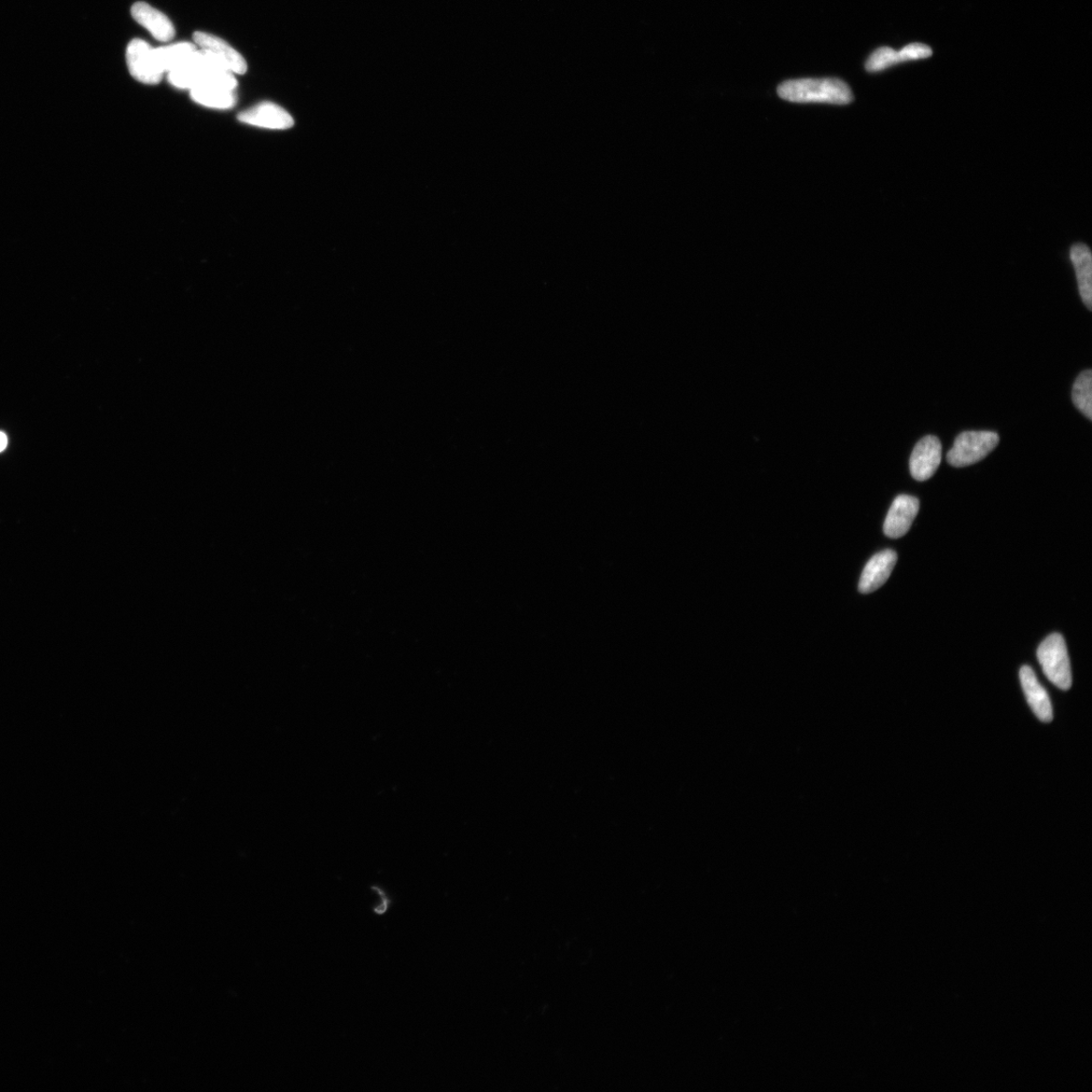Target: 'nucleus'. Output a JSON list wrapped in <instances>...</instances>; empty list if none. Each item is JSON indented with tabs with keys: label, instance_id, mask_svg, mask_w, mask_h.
<instances>
[{
	"label": "nucleus",
	"instance_id": "obj_18",
	"mask_svg": "<svg viewBox=\"0 0 1092 1092\" xmlns=\"http://www.w3.org/2000/svg\"><path fill=\"white\" fill-rule=\"evenodd\" d=\"M8 445V438L5 433L0 432V453L4 452Z\"/></svg>",
	"mask_w": 1092,
	"mask_h": 1092
},
{
	"label": "nucleus",
	"instance_id": "obj_8",
	"mask_svg": "<svg viewBox=\"0 0 1092 1092\" xmlns=\"http://www.w3.org/2000/svg\"><path fill=\"white\" fill-rule=\"evenodd\" d=\"M919 510V501L916 497L901 495L896 497L885 522V534L890 538H901L912 527Z\"/></svg>",
	"mask_w": 1092,
	"mask_h": 1092
},
{
	"label": "nucleus",
	"instance_id": "obj_14",
	"mask_svg": "<svg viewBox=\"0 0 1092 1092\" xmlns=\"http://www.w3.org/2000/svg\"><path fill=\"white\" fill-rule=\"evenodd\" d=\"M197 50V45L179 43L154 49V53L163 73L170 74L188 62Z\"/></svg>",
	"mask_w": 1092,
	"mask_h": 1092
},
{
	"label": "nucleus",
	"instance_id": "obj_6",
	"mask_svg": "<svg viewBox=\"0 0 1092 1092\" xmlns=\"http://www.w3.org/2000/svg\"><path fill=\"white\" fill-rule=\"evenodd\" d=\"M942 460V444L935 437L920 439L910 456L909 468L913 478L925 482L933 477Z\"/></svg>",
	"mask_w": 1092,
	"mask_h": 1092
},
{
	"label": "nucleus",
	"instance_id": "obj_9",
	"mask_svg": "<svg viewBox=\"0 0 1092 1092\" xmlns=\"http://www.w3.org/2000/svg\"><path fill=\"white\" fill-rule=\"evenodd\" d=\"M896 562L898 554L891 550L875 554L863 570L859 583L860 592L870 594L877 591L889 579Z\"/></svg>",
	"mask_w": 1092,
	"mask_h": 1092
},
{
	"label": "nucleus",
	"instance_id": "obj_2",
	"mask_svg": "<svg viewBox=\"0 0 1092 1092\" xmlns=\"http://www.w3.org/2000/svg\"><path fill=\"white\" fill-rule=\"evenodd\" d=\"M1038 660L1044 674L1061 690H1069L1072 674L1067 643L1059 634L1049 636L1040 645Z\"/></svg>",
	"mask_w": 1092,
	"mask_h": 1092
},
{
	"label": "nucleus",
	"instance_id": "obj_1",
	"mask_svg": "<svg viewBox=\"0 0 1092 1092\" xmlns=\"http://www.w3.org/2000/svg\"><path fill=\"white\" fill-rule=\"evenodd\" d=\"M781 99L797 104L849 105L853 95L848 84L836 78L788 80L778 89Z\"/></svg>",
	"mask_w": 1092,
	"mask_h": 1092
},
{
	"label": "nucleus",
	"instance_id": "obj_13",
	"mask_svg": "<svg viewBox=\"0 0 1092 1092\" xmlns=\"http://www.w3.org/2000/svg\"><path fill=\"white\" fill-rule=\"evenodd\" d=\"M235 91L226 87L207 86L190 91L191 99L201 106L216 109H229L237 102Z\"/></svg>",
	"mask_w": 1092,
	"mask_h": 1092
},
{
	"label": "nucleus",
	"instance_id": "obj_5",
	"mask_svg": "<svg viewBox=\"0 0 1092 1092\" xmlns=\"http://www.w3.org/2000/svg\"><path fill=\"white\" fill-rule=\"evenodd\" d=\"M195 45L207 53L219 66L233 74H244L247 63L243 56L231 47L227 41L202 32L193 34Z\"/></svg>",
	"mask_w": 1092,
	"mask_h": 1092
},
{
	"label": "nucleus",
	"instance_id": "obj_16",
	"mask_svg": "<svg viewBox=\"0 0 1092 1092\" xmlns=\"http://www.w3.org/2000/svg\"><path fill=\"white\" fill-rule=\"evenodd\" d=\"M899 52L889 47L877 49L866 62L867 72L880 73L887 68L899 64Z\"/></svg>",
	"mask_w": 1092,
	"mask_h": 1092
},
{
	"label": "nucleus",
	"instance_id": "obj_15",
	"mask_svg": "<svg viewBox=\"0 0 1092 1092\" xmlns=\"http://www.w3.org/2000/svg\"><path fill=\"white\" fill-rule=\"evenodd\" d=\"M1075 407L1088 420L1092 419V372L1085 371L1077 377L1072 389Z\"/></svg>",
	"mask_w": 1092,
	"mask_h": 1092
},
{
	"label": "nucleus",
	"instance_id": "obj_17",
	"mask_svg": "<svg viewBox=\"0 0 1092 1092\" xmlns=\"http://www.w3.org/2000/svg\"><path fill=\"white\" fill-rule=\"evenodd\" d=\"M932 55L933 51L929 46L919 43L909 44L899 51L901 63L926 59L931 58Z\"/></svg>",
	"mask_w": 1092,
	"mask_h": 1092
},
{
	"label": "nucleus",
	"instance_id": "obj_10",
	"mask_svg": "<svg viewBox=\"0 0 1092 1092\" xmlns=\"http://www.w3.org/2000/svg\"><path fill=\"white\" fill-rule=\"evenodd\" d=\"M1019 677L1027 702L1035 716L1043 722L1051 721L1053 720L1051 702H1050L1047 691L1039 683L1033 669L1029 666H1024L1020 669Z\"/></svg>",
	"mask_w": 1092,
	"mask_h": 1092
},
{
	"label": "nucleus",
	"instance_id": "obj_11",
	"mask_svg": "<svg viewBox=\"0 0 1092 1092\" xmlns=\"http://www.w3.org/2000/svg\"><path fill=\"white\" fill-rule=\"evenodd\" d=\"M131 12L134 20L157 40L168 41L174 38L175 29L173 23L157 8L146 3H137L132 7Z\"/></svg>",
	"mask_w": 1092,
	"mask_h": 1092
},
{
	"label": "nucleus",
	"instance_id": "obj_4",
	"mask_svg": "<svg viewBox=\"0 0 1092 1092\" xmlns=\"http://www.w3.org/2000/svg\"><path fill=\"white\" fill-rule=\"evenodd\" d=\"M125 59L131 75L138 81L154 86L163 78L154 49L145 41L135 39L128 46Z\"/></svg>",
	"mask_w": 1092,
	"mask_h": 1092
},
{
	"label": "nucleus",
	"instance_id": "obj_3",
	"mask_svg": "<svg viewBox=\"0 0 1092 1092\" xmlns=\"http://www.w3.org/2000/svg\"><path fill=\"white\" fill-rule=\"evenodd\" d=\"M1000 443L999 434L992 431H965L948 453L951 466L964 468L985 458Z\"/></svg>",
	"mask_w": 1092,
	"mask_h": 1092
},
{
	"label": "nucleus",
	"instance_id": "obj_7",
	"mask_svg": "<svg viewBox=\"0 0 1092 1092\" xmlns=\"http://www.w3.org/2000/svg\"><path fill=\"white\" fill-rule=\"evenodd\" d=\"M243 124L270 130H287L292 127V117L275 104L265 102L252 107L238 116Z\"/></svg>",
	"mask_w": 1092,
	"mask_h": 1092
},
{
	"label": "nucleus",
	"instance_id": "obj_12",
	"mask_svg": "<svg viewBox=\"0 0 1092 1092\" xmlns=\"http://www.w3.org/2000/svg\"><path fill=\"white\" fill-rule=\"evenodd\" d=\"M1070 258L1077 277L1078 289L1087 309H1092V259L1089 248L1077 243L1070 250Z\"/></svg>",
	"mask_w": 1092,
	"mask_h": 1092
}]
</instances>
